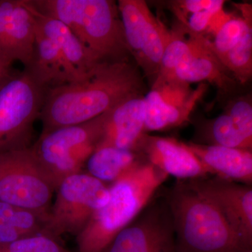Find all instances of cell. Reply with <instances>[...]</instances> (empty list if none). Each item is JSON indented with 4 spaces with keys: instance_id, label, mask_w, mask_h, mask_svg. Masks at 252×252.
Returning a JSON list of instances; mask_svg holds the SVG:
<instances>
[{
    "instance_id": "1f68e13d",
    "label": "cell",
    "mask_w": 252,
    "mask_h": 252,
    "mask_svg": "<svg viewBox=\"0 0 252 252\" xmlns=\"http://www.w3.org/2000/svg\"><path fill=\"white\" fill-rule=\"evenodd\" d=\"M252 252V251H250V252Z\"/></svg>"
},
{
    "instance_id": "7a4b0ae2",
    "label": "cell",
    "mask_w": 252,
    "mask_h": 252,
    "mask_svg": "<svg viewBox=\"0 0 252 252\" xmlns=\"http://www.w3.org/2000/svg\"><path fill=\"white\" fill-rule=\"evenodd\" d=\"M165 201L173 223L177 252L252 251L216 205L189 181H178Z\"/></svg>"
},
{
    "instance_id": "e0dca14e",
    "label": "cell",
    "mask_w": 252,
    "mask_h": 252,
    "mask_svg": "<svg viewBox=\"0 0 252 252\" xmlns=\"http://www.w3.org/2000/svg\"><path fill=\"white\" fill-rule=\"evenodd\" d=\"M25 69L31 73L46 91L86 77L68 63L58 46L42 32L36 23L32 62L29 67Z\"/></svg>"
},
{
    "instance_id": "83f0119b",
    "label": "cell",
    "mask_w": 252,
    "mask_h": 252,
    "mask_svg": "<svg viewBox=\"0 0 252 252\" xmlns=\"http://www.w3.org/2000/svg\"><path fill=\"white\" fill-rule=\"evenodd\" d=\"M225 1L223 0H183L170 2L176 16L181 23L185 21L189 14L208 9H223Z\"/></svg>"
},
{
    "instance_id": "7402d4cb",
    "label": "cell",
    "mask_w": 252,
    "mask_h": 252,
    "mask_svg": "<svg viewBox=\"0 0 252 252\" xmlns=\"http://www.w3.org/2000/svg\"><path fill=\"white\" fill-rule=\"evenodd\" d=\"M186 30L188 32V39L185 37L183 28L181 25L175 30L170 31V38L162 55L158 77L154 84L171 80L176 68L191 51L194 44V34Z\"/></svg>"
},
{
    "instance_id": "277c9868",
    "label": "cell",
    "mask_w": 252,
    "mask_h": 252,
    "mask_svg": "<svg viewBox=\"0 0 252 252\" xmlns=\"http://www.w3.org/2000/svg\"><path fill=\"white\" fill-rule=\"evenodd\" d=\"M38 11L67 26L102 63L133 61L117 3L112 0H31Z\"/></svg>"
},
{
    "instance_id": "4dcf8cb0",
    "label": "cell",
    "mask_w": 252,
    "mask_h": 252,
    "mask_svg": "<svg viewBox=\"0 0 252 252\" xmlns=\"http://www.w3.org/2000/svg\"><path fill=\"white\" fill-rule=\"evenodd\" d=\"M12 65L0 57V87L14 74Z\"/></svg>"
},
{
    "instance_id": "484cf974",
    "label": "cell",
    "mask_w": 252,
    "mask_h": 252,
    "mask_svg": "<svg viewBox=\"0 0 252 252\" xmlns=\"http://www.w3.org/2000/svg\"><path fill=\"white\" fill-rule=\"evenodd\" d=\"M0 252H72L59 240L44 235L26 237L6 244H0Z\"/></svg>"
},
{
    "instance_id": "4316f807",
    "label": "cell",
    "mask_w": 252,
    "mask_h": 252,
    "mask_svg": "<svg viewBox=\"0 0 252 252\" xmlns=\"http://www.w3.org/2000/svg\"><path fill=\"white\" fill-rule=\"evenodd\" d=\"M225 112L230 116L242 135L252 143V104L249 96L237 97L227 104Z\"/></svg>"
},
{
    "instance_id": "52a82bcc",
    "label": "cell",
    "mask_w": 252,
    "mask_h": 252,
    "mask_svg": "<svg viewBox=\"0 0 252 252\" xmlns=\"http://www.w3.org/2000/svg\"><path fill=\"white\" fill-rule=\"evenodd\" d=\"M55 192L43 235L56 240L64 235L77 236L109 198L108 186L84 171L64 178Z\"/></svg>"
},
{
    "instance_id": "2e32d148",
    "label": "cell",
    "mask_w": 252,
    "mask_h": 252,
    "mask_svg": "<svg viewBox=\"0 0 252 252\" xmlns=\"http://www.w3.org/2000/svg\"><path fill=\"white\" fill-rule=\"evenodd\" d=\"M193 34L191 51L176 68L171 80L169 81L187 84L209 81L220 92H232L238 82L230 77V73L212 52L209 39L201 34Z\"/></svg>"
},
{
    "instance_id": "4fadbf2b",
    "label": "cell",
    "mask_w": 252,
    "mask_h": 252,
    "mask_svg": "<svg viewBox=\"0 0 252 252\" xmlns=\"http://www.w3.org/2000/svg\"><path fill=\"white\" fill-rule=\"evenodd\" d=\"M200 84L193 94L178 85L152 89L144 96L145 132L174 128L188 122L195 104L206 90Z\"/></svg>"
},
{
    "instance_id": "f1b7e54d",
    "label": "cell",
    "mask_w": 252,
    "mask_h": 252,
    "mask_svg": "<svg viewBox=\"0 0 252 252\" xmlns=\"http://www.w3.org/2000/svg\"><path fill=\"white\" fill-rule=\"evenodd\" d=\"M223 10H204V11L189 14L186 18L185 22L180 24L185 26L190 32L204 36L212 20L215 16Z\"/></svg>"
},
{
    "instance_id": "6da1fadb",
    "label": "cell",
    "mask_w": 252,
    "mask_h": 252,
    "mask_svg": "<svg viewBox=\"0 0 252 252\" xmlns=\"http://www.w3.org/2000/svg\"><path fill=\"white\" fill-rule=\"evenodd\" d=\"M134 61L104 63L81 80L46 91L39 114L41 133L92 120L131 96L145 92Z\"/></svg>"
},
{
    "instance_id": "30bf717a",
    "label": "cell",
    "mask_w": 252,
    "mask_h": 252,
    "mask_svg": "<svg viewBox=\"0 0 252 252\" xmlns=\"http://www.w3.org/2000/svg\"><path fill=\"white\" fill-rule=\"evenodd\" d=\"M103 252H177L166 201L153 200Z\"/></svg>"
},
{
    "instance_id": "3957f363",
    "label": "cell",
    "mask_w": 252,
    "mask_h": 252,
    "mask_svg": "<svg viewBox=\"0 0 252 252\" xmlns=\"http://www.w3.org/2000/svg\"><path fill=\"white\" fill-rule=\"evenodd\" d=\"M168 175L141 162L109 186V198L76 236L77 252H103L143 211Z\"/></svg>"
},
{
    "instance_id": "9a60e30c",
    "label": "cell",
    "mask_w": 252,
    "mask_h": 252,
    "mask_svg": "<svg viewBox=\"0 0 252 252\" xmlns=\"http://www.w3.org/2000/svg\"><path fill=\"white\" fill-rule=\"evenodd\" d=\"M146 106L143 94L124 99L107 114L98 146H111L140 153L145 134Z\"/></svg>"
},
{
    "instance_id": "ac0fdd59",
    "label": "cell",
    "mask_w": 252,
    "mask_h": 252,
    "mask_svg": "<svg viewBox=\"0 0 252 252\" xmlns=\"http://www.w3.org/2000/svg\"><path fill=\"white\" fill-rule=\"evenodd\" d=\"M187 144L210 175L244 185H251L252 150L193 142Z\"/></svg>"
},
{
    "instance_id": "603a6c76",
    "label": "cell",
    "mask_w": 252,
    "mask_h": 252,
    "mask_svg": "<svg viewBox=\"0 0 252 252\" xmlns=\"http://www.w3.org/2000/svg\"><path fill=\"white\" fill-rule=\"evenodd\" d=\"M202 136L208 145L252 150V143L242 135L231 118L224 112L203 126Z\"/></svg>"
},
{
    "instance_id": "5bb4252c",
    "label": "cell",
    "mask_w": 252,
    "mask_h": 252,
    "mask_svg": "<svg viewBox=\"0 0 252 252\" xmlns=\"http://www.w3.org/2000/svg\"><path fill=\"white\" fill-rule=\"evenodd\" d=\"M140 153L149 163L178 181L199 180L211 175L187 143L171 137L145 134Z\"/></svg>"
},
{
    "instance_id": "f546056e",
    "label": "cell",
    "mask_w": 252,
    "mask_h": 252,
    "mask_svg": "<svg viewBox=\"0 0 252 252\" xmlns=\"http://www.w3.org/2000/svg\"><path fill=\"white\" fill-rule=\"evenodd\" d=\"M26 237L29 236L16 228L0 223V244L11 243Z\"/></svg>"
},
{
    "instance_id": "cb8c5ba5",
    "label": "cell",
    "mask_w": 252,
    "mask_h": 252,
    "mask_svg": "<svg viewBox=\"0 0 252 252\" xmlns=\"http://www.w3.org/2000/svg\"><path fill=\"white\" fill-rule=\"evenodd\" d=\"M46 219L36 212L0 201V223L22 232L28 236L43 235Z\"/></svg>"
},
{
    "instance_id": "ffe728a7",
    "label": "cell",
    "mask_w": 252,
    "mask_h": 252,
    "mask_svg": "<svg viewBox=\"0 0 252 252\" xmlns=\"http://www.w3.org/2000/svg\"><path fill=\"white\" fill-rule=\"evenodd\" d=\"M141 162L142 154L139 152L99 146L86 160L83 171L105 185H112Z\"/></svg>"
},
{
    "instance_id": "44dd1931",
    "label": "cell",
    "mask_w": 252,
    "mask_h": 252,
    "mask_svg": "<svg viewBox=\"0 0 252 252\" xmlns=\"http://www.w3.org/2000/svg\"><path fill=\"white\" fill-rule=\"evenodd\" d=\"M239 9L246 21L245 28L236 45L220 60V63L237 82L244 85L252 77V6L243 4Z\"/></svg>"
},
{
    "instance_id": "5b68a950",
    "label": "cell",
    "mask_w": 252,
    "mask_h": 252,
    "mask_svg": "<svg viewBox=\"0 0 252 252\" xmlns=\"http://www.w3.org/2000/svg\"><path fill=\"white\" fill-rule=\"evenodd\" d=\"M107 114L83 124L41 133L31 146L55 190L64 178L84 170L86 160L102 140Z\"/></svg>"
},
{
    "instance_id": "8992f818",
    "label": "cell",
    "mask_w": 252,
    "mask_h": 252,
    "mask_svg": "<svg viewBox=\"0 0 252 252\" xmlns=\"http://www.w3.org/2000/svg\"><path fill=\"white\" fill-rule=\"evenodd\" d=\"M46 91L25 69L0 87V152L31 147Z\"/></svg>"
},
{
    "instance_id": "d6986e66",
    "label": "cell",
    "mask_w": 252,
    "mask_h": 252,
    "mask_svg": "<svg viewBox=\"0 0 252 252\" xmlns=\"http://www.w3.org/2000/svg\"><path fill=\"white\" fill-rule=\"evenodd\" d=\"M32 10L36 25L42 32L58 46L61 54L74 69L84 77L90 74L102 64L94 54L79 40L71 30L64 23L41 14L31 4Z\"/></svg>"
},
{
    "instance_id": "ba28073f",
    "label": "cell",
    "mask_w": 252,
    "mask_h": 252,
    "mask_svg": "<svg viewBox=\"0 0 252 252\" xmlns=\"http://www.w3.org/2000/svg\"><path fill=\"white\" fill-rule=\"evenodd\" d=\"M54 192L31 147L0 152V201L31 210L47 220Z\"/></svg>"
},
{
    "instance_id": "d4e9b609",
    "label": "cell",
    "mask_w": 252,
    "mask_h": 252,
    "mask_svg": "<svg viewBox=\"0 0 252 252\" xmlns=\"http://www.w3.org/2000/svg\"><path fill=\"white\" fill-rule=\"evenodd\" d=\"M245 18L229 15L210 40V49L220 61L238 42L245 26Z\"/></svg>"
},
{
    "instance_id": "7c38bea8",
    "label": "cell",
    "mask_w": 252,
    "mask_h": 252,
    "mask_svg": "<svg viewBox=\"0 0 252 252\" xmlns=\"http://www.w3.org/2000/svg\"><path fill=\"white\" fill-rule=\"evenodd\" d=\"M189 182L216 205L233 229L252 248V187L217 177Z\"/></svg>"
},
{
    "instance_id": "8fae6325",
    "label": "cell",
    "mask_w": 252,
    "mask_h": 252,
    "mask_svg": "<svg viewBox=\"0 0 252 252\" xmlns=\"http://www.w3.org/2000/svg\"><path fill=\"white\" fill-rule=\"evenodd\" d=\"M36 21L29 0H0V57L31 66L35 47Z\"/></svg>"
},
{
    "instance_id": "9c48e42d",
    "label": "cell",
    "mask_w": 252,
    "mask_h": 252,
    "mask_svg": "<svg viewBox=\"0 0 252 252\" xmlns=\"http://www.w3.org/2000/svg\"><path fill=\"white\" fill-rule=\"evenodd\" d=\"M117 5L131 57L152 86L158 77L170 31L144 0H119Z\"/></svg>"
}]
</instances>
